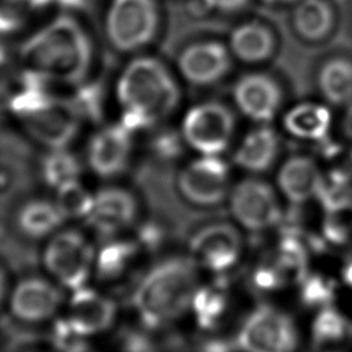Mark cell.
<instances>
[{"mask_svg": "<svg viewBox=\"0 0 352 352\" xmlns=\"http://www.w3.org/2000/svg\"><path fill=\"white\" fill-rule=\"evenodd\" d=\"M23 74L47 85L77 87L94 65V43L73 14L60 12L36 29L21 45Z\"/></svg>", "mask_w": 352, "mask_h": 352, "instance_id": "cell-1", "label": "cell"}, {"mask_svg": "<svg viewBox=\"0 0 352 352\" xmlns=\"http://www.w3.org/2000/svg\"><path fill=\"white\" fill-rule=\"evenodd\" d=\"M114 99L122 113L121 122L133 132L150 128L172 114L179 104L180 91L162 60L136 55L118 73Z\"/></svg>", "mask_w": 352, "mask_h": 352, "instance_id": "cell-2", "label": "cell"}, {"mask_svg": "<svg viewBox=\"0 0 352 352\" xmlns=\"http://www.w3.org/2000/svg\"><path fill=\"white\" fill-rule=\"evenodd\" d=\"M197 283L198 268L192 257L175 256L155 264L132 296L142 323L155 329L183 315L191 305Z\"/></svg>", "mask_w": 352, "mask_h": 352, "instance_id": "cell-3", "label": "cell"}, {"mask_svg": "<svg viewBox=\"0 0 352 352\" xmlns=\"http://www.w3.org/2000/svg\"><path fill=\"white\" fill-rule=\"evenodd\" d=\"M32 80L34 87L21 89L11 100V110L37 143L50 150L66 148L78 132L81 114L72 100L47 92L44 82Z\"/></svg>", "mask_w": 352, "mask_h": 352, "instance_id": "cell-4", "label": "cell"}, {"mask_svg": "<svg viewBox=\"0 0 352 352\" xmlns=\"http://www.w3.org/2000/svg\"><path fill=\"white\" fill-rule=\"evenodd\" d=\"M160 10L155 0H110L103 19L104 36L113 50L138 54L158 33Z\"/></svg>", "mask_w": 352, "mask_h": 352, "instance_id": "cell-5", "label": "cell"}, {"mask_svg": "<svg viewBox=\"0 0 352 352\" xmlns=\"http://www.w3.org/2000/svg\"><path fill=\"white\" fill-rule=\"evenodd\" d=\"M95 250L87 236L77 230L52 234L43 250V265L63 287L77 290L85 286L95 264Z\"/></svg>", "mask_w": 352, "mask_h": 352, "instance_id": "cell-6", "label": "cell"}, {"mask_svg": "<svg viewBox=\"0 0 352 352\" xmlns=\"http://www.w3.org/2000/svg\"><path fill=\"white\" fill-rule=\"evenodd\" d=\"M235 342L243 352H294L298 333L287 314L261 305L245 319Z\"/></svg>", "mask_w": 352, "mask_h": 352, "instance_id": "cell-7", "label": "cell"}, {"mask_svg": "<svg viewBox=\"0 0 352 352\" xmlns=\"http://www.w3.org/2000/svg\"><path fill=\"white\" fill-rule=\"evenodd\" d=\"M234 128L235 118L227 106L204 102L187 110L182 122V135L197 151L216 155L228 147Z\"/></svg>", "mask_w": 352, "mask_h": 352, "instance_id": "cell-8", "label": "cell"}, {"mask_svg": "<svg viewBox=\"0 0 352 352\" xmlns=\"http://www.w3.org/2000/svg\"><path fill=\"white\" fill-rule=\"evenodd\" d=\"M228 180L227 164L214 155H205L179 173L176 186L186 201L202 209L214 210V206H219L227 197Z\"/></svg>", "mask_w": 352, "mask_h": 352, "instance_id": "cell-9", "label": "cell"}, {"mask_svg": "<svg viewBox=\"0 0 352 352\" xmlns=\"http://www.w3.org/2000/svg\"><path fill=\"white\" fill-rule=\"evenodd\" d=\"M234 217L250 231H263L282 220L279 202L274 188L260 179L239 182L230 195Z\"/></svg>", "mask_w": 352, "mask_h": 352, "instance_id": "cell-10", "label": "cell"}, {"mask_svg": "<svg viewBox=\"0 0 352 352\" xmlns=\"http://www.w3.org/2000/svg\"><path fill=\"white\" fill-rule=\"evenodd\" d=\"M242 249V235L230 223H212L199 228L190 238L191 257L219 274L234 267Z\"/></svg>", "mask_w": 352, "mask_h": 352, "instance_id": "cell-11", "label": "cell"}, {"mask_svg": "<svg viewBox=\"0 0 352 352\" xmlns=\"http://www.w3.org/2000/svg\"><path fill=\"white\" fill-rule=\"evenodd\" d=\"M62 302V289L41 276L21 279L10 294L11 314L26 323H41L51 319Z\"/></svg>", "mask_w": 352, "mask_h": 352, "instance_id": "cell-12", "label": "cell"}, {"mask_svg": "<svg viewBox=\"0 0 352 352\" xmlns=\"http://www.w3.org/2000/svg\"><path fill=\"white\" fill-rule=\"evenodd\" d=\"M132 131L122 122L100 128L89 140L88 165L100 177H114L122 173L131 160Z\"/></svg>", "mask_w": 352, "mask_h": 352, "instance_id": "cell-13", "label": "cell"}, {"mask_svg": "<svg viewBox=\"0 0 352 352\" xmlns=\"http://www.w3.org/2000/svg\"><path fill=\"white\" fill-rule=\"evenodd\" d=\"M117 316L116 302L91 289L73 290L67 307V326L80 337H92L109 330Z\"/></svg>", "mask_w": 352, "mask_h": 352, "instance_id": "cell-14", "label": "cell"}, {"mask_svg": "<svg viewBox=\"0 0 352 352\" xmlns=\"http://www.w3.org/2000/svg\"><path fill=\"white\" fill-rule=\"evenodd\" d=\"M138 201L131 191L109 186L94 194V206L87 221L99 234L113 236L131 227L138 217Z\"/></svg>", "mask_w": 352, "mask_h": 352, "instance_id": "cell-15", "label": "cell"}, {"mask_svg": "<svg viewBox=\"0 0 352 352\" xmlns=\"http://www.w3.org/2000/svg\"><path fill=\"white\" fill-rule=\"evenodd\" d=\"M182 77L194 85H212L231 67L230 50L219 41H201L186 47L177 58Z\"/></svg>", "mask_w": 352, "mask_h": 352, "instance_id": "cell-16", "label": "cell"}, {"mask_svg": "<svg viewBox=\"0 0 352 352\" xmlns=\"http://www.w3.org/2000/svg\"><path fill=\"white\" fill-rule=\"evenodd\" d=\"M239 111L257 122H268L282 103L279 84L268 74L249 73L242 76L232 91Z\"/></svg>", "mask_w": 352, "mask_h": 352, "instance_id": "cell-17", "label": "cell"}, {"mask_svg": "<svg viewBox=\"0 0 352 352\" xmlns=\"http://www.w3.org/2000/svg\"><path fill=\"white\" fill-rule=\"evenodd\" d=\"M278 184L287 199L296 205H302L319 195L324 182L318 164L312 158L293 155L282 165Z\"/></svg>", "mask_w": 352, "mask_h": 352, "instance_id": "cell-18", "label": "cell"}, {"mask_svg": "<svg viewBox=\"0 0 352 352\" xmlns=\"http://www.w3.org/2000/svg\"><path fill=\"white\" fill-rule=\"evenodd\" d=\"M318 198L324 208L322 236L333 245L352 241V192L323 184Z\"/></svg>", "mask_w": 352, "mask_h": 352, "instance_id": "cell-19", "label": "cell"}, {"mask_svg": "<svg viewBox=\"0 0 352 352\" xmlns=\"http://www.w3.org/2000/svg\"><path fill=\"white\" fill-rule=\"evenodd\" d=\"M279 151V139L272 128L260 126L249 132L234 154V162L250 172L268 170Z\"/></svg>", "mask_w": 352, "mask_h": 352, "instance_id": "cell-20", "label": "cell"}, {"mask_svg": "<svg viewBox=\"0 0 352 352\" xmlns=\"http://www.w3.org/2000/svg\"><path fill=\"white\" fill-rule=\"evenodd\" d=\"M274 50L272 32L258 22L242 23L230 34V52L245 63L264 62L271 58Z\"/></svg>", "mask_w": 352, "mask_h": 352, "instance_id": "cell-21", "label": "cell"}, {"mask_svg": "<svg viewBox=\"0 0 352 352\" xmlns=\"http://www.w3.org/2000/svg\"><path fill=\"white\" fill-rule=\"evenodd\" d=\"M352 342V323L333 307L322 308L312 323L315 352H345Z\"/></svg>", "mask_w": 352, "mask_h": 352, "instance_id": "cell-22", "label": "cell"}, {"mask_svg": "<svg viewBox=\"0 0 352 352\" xmlns=\"http://www.w3.org/2000/svg\"><path fill=\"white\" fill-rule=\"evenodd\" d=\"M331 114L323 104L305 102L293 106L283 117L285 129L298 139L323 142L327 138Z\"/></svg>", "mask_w": 352, "mask_h": 352, "instance_id": "cell-23", "label": "cell"}, {"mask_svg": "<svg viewBox=\"0 0 352 352\" xmlns=\"http://www.w3.org/2000/svg\"><path fill=\"white\" fill-rule=\"evenodd\" d=\"M66 219L56 204L36 198L25 202L16 213V226L21 232L32 239H41L55 234Z\"/></svg>", "mask_w": 352, "mask_h": 352, "instance_id": "cell-24", "label": "cell"}, {"mask_svg": "<svg viewBox=\"0 0 352 352\" xmlns=\"http://www.w3.org/2000/svg\"><path fill=\"white\" fill-rule=\"evenodd\" d=\"M334 14L327 0H298L293 11L297 34L307 41H319L333 29Z\"/></svg>", "mask_w": 352, "mask_h": 352, "instance_id": "cell-25", "label": "cell"}, {"mask_svg": "<svg viewBox=\"0 0 352 352\" xmlns=\"http://www.w3.org/2000/svg\"><path fill=\"white\" fill-rule=\"evenodd\" d=\"M318 87L323 98L336 106L352 103V60L333 58L318 73Z\"/></svg>", "mask_w": 352, "mask_h": 352, "instance_id": "cell-26", "label": "cell"}, {"mask_svg": "<svg viewBox=\"0 0 352 352\" xmlns=\"http://www.w3.org/2000/svg\"><path fill=\"white\" fill-rule=\"evenodd\" d=\"M138 250V245L132 241L107 242L95 256L94 270L98 279L106 282L120 279L132 265Z\"/></svg>", "mask_w": 352, "mask_h": 352, "instance_id": "cell-27", "label": "cell"}, {"mask_svg": "<svg viewBox=\"0 0 352 352\" xmlns=\"http://www.w3.org/2000/svg\"><path fill=\"white\" fill-rule=\"evenodd\" d=\"M195 319L202 329H213L224 318L228 308V296L220 285L204 286L195 290L191 301Z\"/></svg>", "mask_w": 352, "mask_h": 352, "instance_id": "cell-28", "label": "cell"}, {"mask_svg": "<svg viewBox=\"0 0 352 352\" xmlns=\"http://www.w3.org/2000/svg\"><path fill=\"white\" fill-rule=\"evenodd\" d=\"M54 202L65 219H87L94 206V194L77 179L56 187Z\"/></svg>", "mask_w": 352, "mask_h": 352, "instance_id": "cell-29", "label": "cell"}, {"mask_svg": "<svg viewBox=\"0 0 352 352\" xmlns=\"http://www.w3.org/2000/svg\"><path fill=\"white\" fill-rule=\"evenodd\" d=\"M81 165L76 155L65 148L50 150L41 162V175L51 187H59L67 182L77 180Z\"/></svg>", "mask_w": 352, "mask_h": 352, "instance_id": "cell-30", "label": "cell"}, {"mask_svg": "<svg viewBox=\"0 0 352 352\" xmlns=\"http://www.w3.org/2000/svg\"><path fill=\"white\" fill-rule=\"evenodd\" d=\"M52 0H0V33L22 29L37 11Z\"/></svg>", "mask_w": 352, "mask_h": 352, "instance_id": "cell-31", "label": "cell"}, {"mask_svg": "<svg viewBox=\"0 0 352 352\" xmlns=\"http://www.w3.org/2000/svg\"><path fill=\"white\" fill-rule=\"evenodd\" d=\"M301 302L308 308H324L329 307L334 297L333 280L322 275H307L300 283Z\"/></svg>", "mask_w": 352, "mask_h": 352, "instance_id": "cell-32", "label": "cell"}, {"mask_svg": "<svg viewBox=\"0 0 352 352\" xmlns=\"http://www.w3.org/2000/svg\"><path fill=\"white\" fill-rule=\"evenodd\" d=\"M252 286L258 292H272L283 287V280L272 263L260 264L252 274Z\"/></svg>", "mask_w": 352, "mask_h": 352, "instance_id": "cell-33", "label": "cell"}, {"mask_svg": "<svg viewBox=\"0 0 352 352\" xmlns=\"http://www.w3.org/2000/svg\"><path fill=\"white\" fill-rule=\"evenodd\" d=\"M238 348L236 342L221 340V338H209L197 344L194 352H235Z\"/></svg>", "mask_w": 352, "mask_h": 352, "instance_id": "cell-34", "label": "cell"}, {"mask_svg": "<svg viewBox=\"0 0 352 352\" xmlns=\"http://www.w3.org/2000/svg\"><path fill=\"white\" fill-rule=\"evenodd\" d=\"M209 8L223 11V12H235L242 10L249 0H202Z\"/></svg>", "mask_w": 352, "mask_h": 352, "instance_id": "cell-35", "label": "cell"}, {"mask_svg": "<svg viewBox=\"0 0 352 352\" xmlns=\"http://www.w3.org/2000/svg\"><path fill=\"white\" fill-rule=\"evenodd\" d=\"M11 66L6 55L0 51V95L8 88L11 82Z\"/></svg>", "mask_w": 352, "mask_h": 352, "instance_id": "cell-36", "label": "cell"}, {"mask_svg": "<svg viewBox=\"0 0 352 352\" xmlns=\"http://www.w3.org/2000/svg\"><path fill=\"white\" fill-rule=\"evenodd\" d=\"M342 131L345 136L352 140V103L348 104V109L345 111V116L342 120Z\"/></svg>", "mask_w": 352, "mask_h": 352, "instance_id": "cell-37", "label": "cell"}, {"mask_svg": "<svg viewBox=\"0 0 352 352\" xmlns=\"http://www.w3.org/2000/svg\"><path fill=\"white\" fill-rule=\"evenodd\" d=\"M342 279L344 282L352 287V258H349L342 268Z\"/></svg>", "mask_w": 352, "mask_h": 352, "instance_id": "cell-38", "label": "cell"}, {"mask_svg": "<svg viewBox=\"0 0 352 352\" xmlns=\"http://www.w3.org/2000/svg\"><path fill=\"white\" fill-rule=\"evenodd\" d=\"M7 289H8V283H7V276L0 265V305L4 301L6 296H7Z\"/></svg>", "mask_w": 352, "mask_h": 352, "instance_id": "cell-39", "label": "cell"}, {"mask_svg": "<svg viewBox=\"0 0 352 352\" xmlns=\"http://www.w3.org/2000/svg\"><path fill=\"white\" fill-rule=\"evenodd\" d=\"M263 1L268 3V4H285V3H292L296 0H263Z\"/></svg>", "mask_w": 352, "mask_h": 352, "instance_id": "cell-40", "label": "cell"}, {"mask_svg": "<svg viewBox=\"0 0 352 352\" xmlns=\"http://www.w3.org/2000/svg\"><path fill=\"white\" fill-rule=\"evenodd\" d=\"M22 352H45V351H36V349H28V351H22Z\"/></svg>", "mask_w": 352, "mask_h": 352, "instance_id": "cell-41", "label": "cell"}]
</instances>
